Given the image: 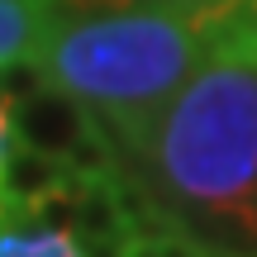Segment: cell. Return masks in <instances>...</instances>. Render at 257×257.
Here are the masks:
<instances>
[{
	"instance_id": "1",
	"label": "cell",
	"mask_w": 257,
	"mask_h": 257,
	"mask_svg": "<svg viewBox=\"0 0 257 257\" xmlns=\"http://www.w3.org/2000/svg\"><path fill=\"white\" fill-rule=\"evenodd\" d=\"M124 167L191 238L229 257H257V62L214 53Z\"/></svg>"
},
{
	"instance_id": "2",
	"label": "cell",
	"mask_w": 257,
	"mask_h": 257,
	"mask_svg": "<svg viewBox=\"0 0 257 257\" xmlns=\"http://www.w3.org/2000/svg\"><path fill=\"white\" fill-rule=\"evenodd\" d=\"M210 57V38H200L181 15L167 5H134L57 19L34 67L76 95L124 157Z\"/></svg>"
},
{
	"instance_id": "3",
	"label": "cell",
	"mask_w": 257,
	"mask_h": 257,
	"mask_svg": "<svg viewBox=\"0 0 257 257\" xmlns=\"http://www.w3.org/2000/svg\"><path fill=\"white\" fill-rule=\"evenodd\" d=\"M157 5H167L200 38H210L214 53L243 57L257 38V0H157Z\"/></svg>"
},
{
	"instance_id": "4",
	"label": "cell",
	"mask_w": 257,
	"mask_h": 257,
	"mask_svg": "<svg viewBox=\"0 0 257 257\" xmlns=\"http://www.w3.org/2000/svg\"><path fill=\"white\" fill-rule=\"evenodd\" d=\"M72 176L76 172L62 157H48V153H38V148H29V143H15L10 157H5V167H0V195H5L10 210L34 214V205L43 200V195L62 191Z\"/></svg>"
},
{
	"instance_id": "5",
	"label": "cell",
	"mask_w": 257,
	"mask_h": 257,
	"mask_svg": "<svg viewBox=\"0 0 257 257\" xmlns=\"http://www.w3.org/2000/svg\"><path fill=\"white\" fill-rule=\"evenodd\" d=\"M53 24L57 19L48 0H0V72L19 62H38Z\"/></svg>"
},
{
	"instance_id": "6",
	"label": "cell",
	"mask_w": 257,
	"mask_h": 257,
	"mask_svg": "<svg viewBox=\"0 0 257 257\" xmlns=\"http://www.w3.org/2000/svg\"><path fill=\"white\" fill-rule=\"evenodd\" d=\"M0 257H86V248L76 233L53 229L38 214L10 210L0 219Z\"/></svg>"
},
{
	"instance_id": "7",
	"label": "cell",
	"mask_w": 257,
	"mask_h": 257,
	"mask_svg": "<svg viewBox=\"0 0 257 257\" xmlns=\"http://www.w3.org/2000/svg\"><path fill=\"white\" fill-rule=\"evenodd\" d=\"M53 19H86V15H110V10H134V5H157V0H48Z\"/></svg>"
},
{
	"instance_id": "8",
	"label": "cell",
	"mask_w": 257,
	"mask_h": 257,
	"mask_svg": "<svg viewBox=\"0 0 257 257\" xmlns=\"http://www.w3.org/2000/svg\"><path fill=\"white\" fill-rule=\"evenodd\" d=\"M15 143L19 138H15V119H10V95H5V86H0V167H5V157H10Z\"/></svg>"
},
{
	"instance_id": "9",
	"label": "cell",
	"mask_w": 257,
	"mask_h": 257,
	"mask_svg": "<svg viewBox=\"0 0 257 257\" xmlns=\"http://www.w3.org/2000/svg\"><path fill=\"white\" fill-rule=\"evenodd\" d=\"M5 214H10V205H5V195H0V219H5Z\"/></svg>"
},
{
	"instance_id": "10",
	"label": "cell",
	"mask_w": 257,
	"mask_h": 257,
	"mask_svg": "<svg viewBox=\"0 0 257 257\" xmlns=\"http://www.w3.org/2000/svg\"><path fill=\"white\" fill-rule=\"evenodd\" d=\"M252 53H257V38H252V43H248V53H243V57H252Z\"/></svg>"
},
{
	"instance_id": "11",
	"label": "cell",
	"mask_w": 257,
	"mask_h": 257,
	"mask_svg": "<svg viewBox=\"0 0 257 257\" xmlns=\"http://www.w3.org/2000/svg\"><path fill=\"white\" fill-rule=\"evenodd\" d=\"M252 62H257V53H252Z\"/></svg>"
}]
</instances>
